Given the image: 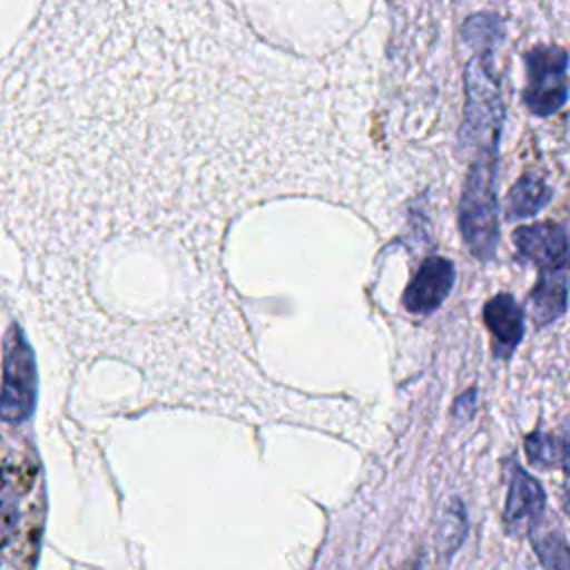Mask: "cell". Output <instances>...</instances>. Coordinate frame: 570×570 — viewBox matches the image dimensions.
Here are the masks:
<instances>
[{
    "label": "cell",
    "instance_id": "cell-1",
    "mask_svg": "<svg viewBox=\"0 0 570 570\" xmlns=\"http://www.w3.org/2000/svg\"><path fill=\"white\" fill-rule=\"evenodd\" d=\"M212 11L47 2L0 60V223L33 261L180 238L220 196Z\"/></svg>",
    "mask_w": 570,
    "mask_h": 570
},
{
    "label": "cell",
    "instance_id": "cell-2",
    "mask_svg": "<svg viewBox=\"0 0 570 570\" xmlns=\"http://www.w3.org/2000/svg\"><path fill=\"white\" fill-rule=\"evenodd\" d=\"M459 229L479 261L494 256L499 243L497 149H481L472 158L459 200Z\"/></svg>",
    "mask_w": 570,
    "mask_h": 570
},
{
    "label": "cell",
    "instance_id": "cell-3",
    "mask_svg": "<svg viewBox=\"0 0 570 570\" xmlns=\"http://www.w3.org/2000/svg\"><path fill=\"white\" fill-rule=\"evenodd\" d=\"M490 51H481L468 65L465 73V116L461 125V140L479 149H497L501 125L505 118L503 100L488 62Z\"/></svg>",
    "mask_w": 570,
    "mask_h": 570
},
{
    "label": "cell",
    "instance_id": "cell-4",
    "mask_svg": "<svg viewBox=\"0 0 570 570\" xmlns=\"http://www.w3.org/2000/svg\"><path fill=\"white\" fill-rule=\"evenodd\" d=\"M2 354L0 419L7 423H22L31 416L36 403V361L16 323L9 325L4 334Z\"/></svg>",
    "mask_w": 570,
    "mask_h": 570
},
{
    "label": "cell",
    "instance_id": "cell-5",
    "mask_svg": "<svg viewBox=\"0 0 570 570\" xmlns=\"http://www.w3.org/2000/svg\"><path fill=\"white\" fill-rule=\"evenodd\" d=\"M523 102L534 116H552L568 98V53L554 45H539L523 53Z\"/></svg>",
    "mask_w": 570,
    "mask_h": 570
},
{
    "label": "cell",
    "instance_id": "cell-6",
    "mask_svg": "<svg viewBox=\"0 0 570 570\" xmlns=\"http://www.w3.org/2000/svg\"><path fill=\"white\" fill-rule=\"evenodd\" d=\"M33 465L0 436V548L9 546L22 519V499L29 492Z\"/></svg>",
    "mask_w": 570,
    "mask_h": 570
},
{
    "label": "cell",
    "instance_id": "cell-7",
    "mask_svg": "<svg viewBox=\"0 0 570 570\" xmlns=\"http://www.w3.org/2000/svg\"><path fill=\"white\" fill-rule=\"evenodd\" d=\"M517 252L539 265L541 272L570 269V229L561 223L521 225L512 232Z\"/></svg>",
    "mask_w": 570,
    "mask_h": 570
},
{
    "label": "cell",
    "instance_id": "cell-8",
    "mask_svg": "<svg viewBox=\"0 0 570 570\" xmlns=\"http://www.w3.org/2000/svg\"><path fill=\"white\" fill-rule=\"evenodd\" d=\"M454 265L443 256H430L421 263L419 272L403 292L405 309L414 314L434 312L452 292Z\"/></svg>",
    "mask_w": 570,
    "mask_h": 570
},
{
    "label": "cell",
    "instance_id": "cell-9",
    "mask_svg": "<svg viewBox=\"0 0 570 570\" xmlns=\"http://www.w3.org/2000/svg\"><path fill=\"white\" fill-rule=\"evenodd\" d=\"M483 321L494 336V354L508 358L523 338V307L512 294L501 292L485 303Z\"/></svg>",
    "mask_w": 570,
    "mask_h": 570
},
{
    "label": "cell",
    "instance_id": "cell-10",
    "mask_svg": "<svg viewBox=\"0 0 570 570\" xmlns=\"http://www.w3.org/2000/svg\"><path fill=\"white\" fill-rule=\"evenodd\" d=\"M543 508H546V492L541 483L532 474H528L521 465L512 463L510 485H508V497L503 508L505 523H510L512 528L523 521L537 525L539 517L543 514Z\"/></svg>",
    "mask_w": 570,
    "mask_h": 570
},
{
    "label": "cell",
    "instance_id": "cell-11",
    "mask_svg": "<svg viewBox=\"0 0 570 570\" xmlns=\"http://www.w3.org/2000/svg\"><path fill=\"white\" fill-rule=\"evenodd\" d=\"M530 307L534 323L548 325L557 321L568 303V276L566 272H541L532 294H530Z\"/></svg>",
    "mask_w": 570,
    "mask_h": 570
},
{
    "label": "cell",
    "instance_id": "cell-12",
    "mask_svg": "<svg viewBox=\"0 0 570 570\" xmlns=\"http://www.w3.org/2000/svg\"><path fill=\"white\" fill-rule=\"evenodd\" d=\"M548 203V187L537 176H521L508 191L505 212L508 218H530L537 216Z\"/></svg>",
    "mask_w": 570,
    "mask_h": 570
},
{
    "label": "cell",
    "instance_id": "cell-13",
    "mask_svg": "<svg viewBox=\"0 0 570 570\" xmlns=\"http://www.w3.org/2000/svg\"><path fill=\"white\" fill-rule=\"evenodd\" d=\"M465 532H468V517H465L463 501L452 497L443 508L436 525V546L443 559H450L461 548Z\"/></svg>",
    "mask_w": 570,
    "mask_h": 570
},
{
    "label": "cell",
    "instance_id": "cell-14",
    "mask_svg": "<svg viewBox=\"0 0 570 570\" xmlns=\"http://www.w3.org/2000/svg\"><path fill=\"white\" fill-rule=\"evenodd\" d=\"M530 541L548 570H570V546L559 532H530Z\"/></svg>",
    "mask_w": 570,
    "mask_h": 570
},
{
    "label": "cell",
    "instance_id": "cell-15",
    "mask_svg": "<svg viewBox=\"0 0 570 570\" xmlns=\"http://www.w3.org/2000/svg\"><path fill=\"white\" fill-rule=\"evenodd\" d=\"M525 454H528L530 463L546 465V468L561 461V450H559L557 441L550 434H543V432H532L525 439Z\"/></svg>",
    "mask_w": 570,
    "mask_h": 570
},
{
    "label": "cell",
    "instance_id": "cell-16",
    "mask_svg": "<svg viewBox=\"0 0 570 570\" xmlns=\"http://www.w3.org/2000/svg\"><path fill=\"white\" fill-rule=\"evenodd\" d=\"M474 401H476V390H465L452 405V412L456 419L468 421L474 414Z\"/></svg>",
    "mask_w": 570,
    "mask_h": 570
},
{
    "label": "cell",
    "instance_id": "cell-17",
    "mask_svg": "<svg viewBox=\"0 0 570 570\" xmlns=\"http://www.w3.org/2000/svg\"><path fill=\"white\" fill-rule=\"evenodd\" d=\"M561 465H563V474H566V483H563V508L570 514V443L561 445Z\"/></svg>",
    "mask_w": 570,
    "mask_h": 570
},
{
    "label": "cell",
    "instance_id": "cell-18",
    "mask_svg": "<svg viewBox=\"0 0 570 570\" xmlns=\"http://www.w3.org/2000/svg\"><path fill=\"white\" fill-rule=\"evenodd\" d=\"M405 570H421V566H410V568H405Z\"/></svg>",
    "mask_w": 570,
    "mask_h": 570
}]
</instances>
